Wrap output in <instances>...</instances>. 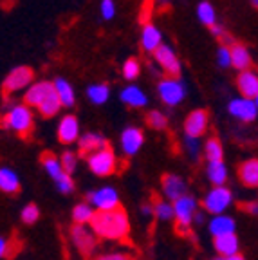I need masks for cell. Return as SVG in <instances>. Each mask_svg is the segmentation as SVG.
I'll return each mask as SVG.
<instances>
[{"label":"cell","mask_w":258,"mask_h":260,"mask_svg":"<svg viewBox=\"0 0 258 260\" xmlns=\"http://www.w3.org/2000/svg\"><path fill=\"white\" fill-rule=\"evenodd\" d=\"M33 76H35V74H33V69H29V67H25V65L16 67V69H13L11 73L6 76L4 83H2V90H4L6 96H9V94H13V92H18V90L31 85Z\"/></svg>","instance_id":"obj_9"},{"label":"cell","mask_w":258,"mask_h":260,"mask_svg":"<svg viewBox=\"0 0 258 260\" xmlns=\"http://www.w3.org/2000/svg\"><path fill=\"white\" fill-rule=\"evenodd\" d=\"M194 222L195 224H202V222H204V213H202V211H197V213H195V215H194Z\"/></svg>","instance_id":"obj_46"},{"label":"cell","mask_w":258,"mask_h":260,"mask_svg":"<svg viewBox=\"0 0 258 260\" xmlns=\"http://www.w3.org/2000/svg\"><path fill=\"white\" fill-rule=\"evenodd\" d=\"M213 244H215V249H217V253L222 256V258H224V256L237 255V253H238V237L235 235V233L215 237Z\"/></svg>","instance_id":"obj_22"},{"label":"cell","mask_w":258,"mask_h":260,"mask_svg":"<svg viewBox=\"0 0 258 260\" xmlns=\"http://www.w3.org/2000/svg\"><path fill=\"white\" fill-rule=\"evenodd\" d=\"M153 56H155V60H157V63L161 65L163 69L172 74V76H177L181 73V61H179L177 54L174 53V49L170 45L161 44L153 51Z\"/></svg>","instance_id":"obj_12"},{"label":"cell","mask_w":258,"mask_h":260,"mask_svg":"<svg viewBox=\"0 0 258 260\" xmlns=\"http://www.w3.org/2000/svg\"><path fill=\"white\" fill-rule=\"evenodd\" d=\"M96 260H136V258L130 255H125V253H107V255L98 256Z\"/></svg>","instance_id":"obj_43"},{"label":"cell","mask_w":258,"mask_h":260,"mask_svg":"<svg viewBox=\"0 0 258 260\" xmlns=\"http://www.w3.org/2000/svg\"><path fill=\"white\" fill-rule=\"evenodd\" d=\"M78 146H80V152L83 155H90L94 152L107 148V139L96 132H87V134L78 138Z\"/></svg>","instance_id":"obj_19"},{"label":"cell","mask_w":258,"mask_h":260,"mask_svg":"<svg viewBox=\"0 0 258 260\" xmlns=\"http://www.w3.org/2000/svg\"><path fill=\"white\" fill-rule=\"evenodd\" d=\"M87 96H89L90 102L96 103V105H103V103L109 100L110 89H109V85H105V83H96V85L89 87Z\"/></svg>","instance_id":"obj_30"},{"label":"cell","mask_w":258,"mask_h":260,"mask_svg":"<svg viewBox=\"0 0 258 260\" xmlns=\"http://www.w3.org/2000/svg\"><path fill=\"white\" fill-rule=\"evenodd\" d=\"M90 230L96 237L105 240H128L130 220L121 206L110 211H94Z\"/></svg>","instance_id":"obj_1"},{"label":"cell","mask_w":258,"mask_h":260,"mask_svg":"<svg viewBox=\"0 0 258 260\" xmlns=\"http://www.w3.org/2000/svg\"><path fill=\"white\" fill-rule=\"evenodd\" d=\"M213 260H220V258H213Z\"/></svg>","instance_id":"obj_50"},{"label":"cell","mask_w":258,"mask_h":260,"mask_svg":"<svg viewBox=\"0 0 258 260\" xmlns=\"http://www.w3.org/2000/svg\"><path fill=\"white\" fill-rule=\"evenodd\" d=\"M206 157H208V161L213 162V161H222V155H224V150H222V145L220 141H218L217 138H211L206 141Z\"/></svg>","instance_id":"obj_32"},{"label":"cell","mask_w":258,"mask_h":260,"mask_svg":"<svg viewBox=\"0 0 258 260\" xmlns=\"http://www.w3.org/2000/svg\"><path fill=\"white\" fill-rule=\"evenodd\" d=\"M87 165H89L90 172L94 175H98V177H109V175H112L116 172V154L107 146L103 150H98L94 154L87 155Z\"/></svg>","instance_id":"obj_6"},{"label":"cell","mask_w":258,"mask_h":260,"mask_svg":"<svg viewBox=\"0 0 258 260\" xmlns=\"http://www.w3.org/2000/svg\"><path fill=\"white\" fill-rule=\"evenodd\" d=\"M217 61L220 67H230L231 61H230V47L226 45H222L220 49L217 51Z\"/></svg>","instance_id":"obj_40"},{"label":"cell","mask_w":258,"mask_h":260,"mask_svg":"<svg viewBox=\"0 0 258 260\" xmlns=\"http://www.w3.org/2000/svg\"><path fill=\"white\" fill-rule=\"evenodd\" d=\"M20 219L24 224H35L38 219H40V210H38L37 204H27V206H24V210H22L20 213Z\"/></svg>","instance_id":"obj_36"},{"label":"cell","mask_w":258,"mask_h":260,"mask_svg":"<svg viewBox=\"0 0 258 260\" xmlns=\"http://www.w3.org/2000/svg\"><path fill=\"white\" fill-rule=\"evenodd\" d=\"M121 100L126 103V105L136 107V109H139V107H145L146 102H148L146 94L143 92L139 87H136V85L125 87V89L121 90Z\"/></svg>","instance_id":"obj_28"},{"label":"cell","mask_w":258,"mask_h":260,"mask_svg":"<svg viewBox=\"0 0 258 260\" xmlns=\"http://www.w3.org/2000/svg\"><path fill=\"white\" fill-rule=\"evenodd\" d=\"M53 92H54L53 83H49V81H38V83H35V85H31L27 89V92H25V96H24V102H25V105L40 107Z\"/></svg>","instance_id":"obj_15"},{"label":"cell","mask_w":258,"mask_h":260,"mask_svg":"<svg viewBox=\"0 0 258 260\" xmlns=\"http://www.w3.org/2000/svg\"><path fill=\"white\" fill-rule=\"evenodd\" d=\"M231 203H233V193H231L230 188L213 186L204 195L202 208H204V211L211 213V215H222L231 206Z\"/></svg>","instance_id":"obj_5"},{"label":"cell","mask_w":258,"mask_h":260,"mask_svg":"<svg viewBox=\"0 0 258 260\" xmlns=\"http://www.w3.org/2000/svg\"><path fill=\"white\" fill-rule=\"evenodd\" d=\"M54 92H56L58 100H60L61 107H73L74 105V89L63 78H56L53 83Z\"/></svg>","instance_id":"obj_26"},{"label":"cell","mask_w":258,"mask_h":260,"mask_svg":"<svg viewBox=\"0 0 258 260\" xmlns=\"http://www.w3.org/2000/svg\"><path fill=\"white\" fill-rule=\"evenodd\" d=\"M238 177L242 181L244 186L256 188L258 184V161L256 159H247L238 167Z\"/></svg>","instance_id":"obj_20"},{"label":"cell","mask_w":258,"mask_h":260,"mask_svg":"<svg viewBox=\"0 0 258 260\" xmlns=\"http://www.w3.org/2000/svg\"><path fill=\"white\" fill-rule=\"evenodd\" d=\"M251 4H253L254 8H256V6H258V0H251Z\"/></svg>","instance_id":"obj_49"},{"label":"cell","mask_w":258,"mask_h":260,"mask_svg":"<svg viewBox=\"0 0 258 260\" xmlns=\"http://www.w3.org/2000/svg\"><path fill=\"white\" fill-rule=\"evenodd\" d=\"M237 85L238 90L242 94V98L246 100H256L258 96V76L254 71H242V73L238 74V80H237Z\"/></svg>","instance_id":"obj_18"},{"label":"cell","mask_w":258,"mask_h":260,"mask_svg":"<svg viewBox=\"0 0 258 260\" xmlns=\"http://www.w3.org/2000/svg\"><path fill=\"white\" fill-rule=\"evenodd\" d=\"M139 71H141V65H139V61H137L136 58H128V60L123 63V76H125V80H128V81L136 80V78L139 76Z\"/></svg>","instance_id":"obj_35"},{"label":"cell","mask_w":258,"mask_h":260,"mask_svg":"<svg viewBox=\"0 0 258 260\" xmlns=\"http://www.w3.org/2000/svg\"><path fill=\"white\" fill-rule=\"evenodd\" d=\"M163 42V35L155 25L152 24H146L143 27V35H141V44H143V49L145 51H155V49L161 45Z\"/></svg>","instance_id":"obj_27"},{"label":"cell","mask_w":258,"mask_h":260,"mask_svg":"<svg viewBox=\"0 0 258 260\" xmlns=\"http://www.w3.org/2000/svg\"><path fill=\"white\" fill-rule=\"evenodd\" d=\"M197 15H199V20L206 25H213L215 24V18H217V13H215V8L210 4V2H201L197 8Z\"/></svg>","instance_id":"obj_33"},{"label":"cell","mask_w":258,"mask_h":260,"mask_svg":"<svg viewBox=\"0 0 258 260\" xmlns=\"http://www.w3.org/2000/svg\"><path fill=\"white\" fill-rule=\"evenodd\" d=\"M230 114L233 118L240 119L244 123H249L256 118L258 114V103L256 100H246V98H238V100H231L230 107H228Z\"/></svg>","instance_id":"obj_11"},{"label":"cell","mask_w":258,"mask_h":260,"mask_svg":"<svg viewBox=\"0 0 258 260\" xmlns=\"http://www.w3.org/2000/svg\"><path fill=\"white\" fill-rule=\"evenodd\" d=\"M92 215H94V208L90 206V204H87V203L76 204V206H74V210H73V220L76 224H80V226H85L87 222H90Z\"/></svg>","instance_id":"obj_29"},{"label":"cell","mask_w":258,"mask_h":260,"mask_svg":"<svg viewBox=\"0 0 258 260\" xmlns=\"http://www.w3.org/2000/svg\"><path fill=\"white\" fill-rule=\"evenodd\" d=\"M78 138H80V123H78V119L74 116H71V114L63 116L60 125H58V139L61 143H65V145H69V143L78 141Z\"/></svg>","instance_id":"obj_17"},{"label":"cell","mask_w":258,"mask_h":260,"mask_svg":"<svg viewBox=\"0 0 258 260\" xmlns=\"http://www.w3.org/2000/svg\"><path fill=\"white\" fill-rule=\"evenodd\" d=\"M184 145H186V150H188V154H190V157L197 159L199 152H201V141H199V138H188V136H186Z\"/></svg>","instance_id":"obj_38"},{"label":"cell","mask_w":258,"mask_h":260,"mask_svg":"<svg viewBox=\"0 0 258 260\" xmlns=\"http://www.w3.org/2000/svg\"><path fill=\"white\" fill-rule=\"evenodd\" d=\"M206 174H208V179L213 186H224L228 181V167L224 165V161L208 162Z\"/></svg>","instance_id":"obj_25"},{"label":"cell","mask_w":258,"mask_h":260,"mask_svg":"<svg viewBox=\"0 0 258 260\" xmlns=\"http://www.w3.org/2000/svg\"><path fill=\"white\" fill-rule=\"evenodd\" d=\"M58 161H60L61 170H63L67 175L73 174V172L76 170V167H78V157H76V154H73V152H63Z\"/></svg>","instance_id":"obj_34"},{"label":"cell","mask_w":258,"mask_h":260,"mask_svg":"<svg viewBox=\"0 0 258 260\" xmlns=\"http://www.w3.org/2000/svg\"><path fill=\"white\" fill-rule=\"evenodd\" d=\"M152 0H145V4L141 8V15H139V22L143 25L150 24V16H152Z\"/></svg>","instance_id":"obj_41"},{"label":"cell","mask_w":258,"mask_h":260,"mask_svg":"<svg viewBox=\"0 0 258 260\" xmlns=\"http://www.w3.org/2000/svg\"><path fill=\"white\" fill-rule=\"evenodd\" d=\"M13 242H9L8 239L4 237H0V258H4V256H11L13 255Z\"/></svg>","instance_id":"obj_42"},{"label":"cell","mask_w":258,"mask_h":260,"mask_svg":"<svg viewBox=\"0 0 258 260\" xmlns=\"http://www.w3.org/2000/svg\"><path fill=\"white\" fill-rule=\"evenodd\" d=\"M230 61L235 69L238 71H247L251 67V54L247 51V47L240 44H235L230 49Z\"/></svg>","instance_id":"obj_23"},{"label":"cell","mask_w":258,"mask_h":260,"mask_svg":"<svg viewBox=\"0 0 258 260\" xmlns=\"http://www.w3.org/2000/svg\"><path fill=\"white\" fill-rule=\"evenodd\" d=\"M159 96H161V100L166 105L175 107L184 100L186 87L177 78H166V80H161V83H159Z\"/></svg>","instance_id":"obj_10"},{"label":"cell","mask_w":258,"mask_h":260,"mask_svg":"<svg viewBox=\"0 0 258 260\" xmlns=\"http://www.w3.org/2000/svg\"><path fill=\"white\" fill-rule=\"evenodd\" d=\"M208 121H210V119H208V112H206V110H202V109L194 110L184 121L186 136H188V138H201L206 130H208Z\"/></svg>","instance_id":"obj_13"},{"label":"cell","mask_w":258,"mask_h":260,"mask_svg":"<svg viewBox=\"0 0 258 260\" xmlns=\"http://www.w3.org/2000/svg\"><path fill=\"white\" fill-rule=\"evenodd\" d=\"M0 191L9 195L20 191V177L11 168H0Z\"/></svg>","instance_id":"obj_24"},{"label":"cell","mask_w":258,"mask_h":260,"mask_svg":"<svg viewBox=\"0 0 258 260\" xmlns=\"http://www.w3.org/2000/svg\"><path fill=\"white\" fill-rule=\"evenodd\" d=\"M240 208H242L244 211H247L249 215H256V213H258V204H256V201H249V203L242 204Z\"/></svg>","instance_id":"obj_44"},{"label":"cell","mask_w":258,"mask_h":260,"mask_svg":"<svg viewBox=\"0 0 258 260\" xmlns=\"http://www.w3.org/2000/svg\"><path fill=\"white\" fill-rule=\"evenodd\" d=\"M4 126L15 130L16 134H20L22 138H27L33 132V112L29 110L27 105H15L8 110V114L4 116Z\"/></svg>","instance_id":"obj_3"},{"label":"cell","mask_w":258,"mask_h":260,"mask_svg":"<svg viewBox=\"0 0 258 260\" xmlns=\"http://www.w3.org/2000/svg\"><path fill=\"white\" fill-rule=\"evenodd\" d=\"M210 233L215 237H220V235H230V233H235V228H237V222L235 219L228 215H215L213 219L210 220Z\"/></svg>","instance_id":"obj_21"},{"label":"cell","mask_w":258,"mask_h":260,"mask_svg":"<svg viewBox=\"0 0 258 260\" xmlns=\"http://www.w3.org/2000/svg\"><path fill=\"white\" fill-rule=\"evenodd\" d=\"M87 199L90 201V206H94L98 211H110L119 208V193L112 186H101L89 191Z\"/></svg>","instance_id":"obj_7"},{"label":"cell","mask_w":258,"mask_h":260,"mask_svg":"<svg viewBox=\"0 0 258 260\" xmlns=\"http://www.w3.org/2000/svg\"><path fill=\"white\" fill-rule=\"evenodd\" d=\"M71 239H73L76 249L83 256H90L98 246V237L92 233V230L80 226V224H74V226L71 228Z\"/></svg>","instance_id":"obj_8"},{"label":"cell","mask_w":258,"mask_h":260,"mask_svg":"<svg viewBox=\"0 0 258 260\" xmlns=\"http://www.w3.org/2000/svg\"><path fill=\"white\" fill-rule=\"evenodd\" d=\"M143 143H145V136L137 126H126L121 134V150L126 155H136L141 150Z\"/></svg>","instance_id":"obj_14"},{"label":"cell","mask_w":258,"mask_h":260,"mask_svg":"<svg viewBox=\"0 0 258 260\" xmlns=\"http://www.w3.org/2000/svg\"><path fill=\"white\" fill-rule=\"evenodd\" d=\"M42 165H44L45 172L51 175V179L56 183V188L61 191V193H71V191L74 190L73 177L61 170L60 161H58V157L53 154V152H44V154H42Z\"/></svg>","instance_id":"obj_4"},{"label":"cell","mask_w":258,"mask_h":260,"mask_svg":"<svg viewBox=\"0 0 258 260\" xmlns=\"http://www.w3.org/2000/svg\"><path fill=\"white\" fill-rule=\"evenodd\" d=\"M163 191H165L166 199L175 203L182 195H186V181L179 175L165 174L163 175Z\"/></svg>","instance_id":"obj_16"},{"label":"cell","mask_w":258,"mask_h":260,"mask_svg":"<svg viewBox=\"0 0 258 260\" xmlns=\"http://www.w3.org/2000/svg\"><path fill=\"white\" fill-rule=\"evenodd\" d=\"M175 230L182 235H190V226L194 222V215L197 213V199L191 195H182L174 204Z\"/></svg>","instance_id":"obj_2"},{"label":"cell","mask_w":258,"mask_h":260,"mask_svg":"<svg viewBox=\"0 0 258 260\" xmlns=\"http://www.w3.org/2000/svg\"><path fill=\"white\" fill-rule=\"evenodd\" d=\"M152 215L159 220H172L174 219V206L166 201H155L152 204Z\"/></svg>","instance_id":"obj_31"},{"label":"cell","mask_w":258,"mask_h":260,"mask_svg":"<svg viewBox=\"0 0 258 260\" xmlns=\"http://www.w3.org/2000/svg\"><path fill=\"white\" fill-rule=\"evenodd\" d=\"M146 121H148V125L152 126V128H155V130H163V128H166V125H168V121H166V116H165V114H161V112H157V110H152V112L148 114Z\"/></svg>","instance_id":"obj_37"},{"label":"cell","mask_w":258,"mask_h":260,"mask_svg":"<svg viewBox=\"0 0 258 260\" xmlns=\"http://www.w3.org/2000/svg\"><path fill=\"white\" fill-rule=\"evenodd\" d=\"M101 15L105 20H110L114 15H116V4L114 0H101Z\"/></svg>","instance_id":"obj_39"},{"label":"cell","mask_w":258,"mask_h":260,"mask_svg":"<svg viewBox=\"0 0 258 260\" xmlns=\"http://www.w3.org/2000/svg\"><path fill=\"white\" fill-rule=\"evenodd\" d=\"M211 32H213V35H215V37H224V32H226V31H224V29H222L220 27V25H217V24H213V25H211Z\"/></svg>","instance_id":"obj_45"},{"label":"cell","mask_w":258,"mask_h":260,"mask_svg":"<svg viewBox=\"0 0 258 260\" xmlns=\"http://www.w3.org/2000/svg\"><path fill=\"white\" fill-rule=\"evenodd\" d=\"M220 260H246L244 258L240 253H237V255H231V256H224V258H220Z\"/></svg>","instance_id":"obj_48"},{"label":"cell","mask_w":258,"mask_h":260,"mask_svg":"<svg viewBox=\"0 0 258 260\" xmlns=\"http://www.w3.org/2000/svg\"><path fill=\"white\" fill-rule=\"evenodd\" d=\"M141 213L145 217H150V215H152V206H150V204H145V206L141 208Z\"/></svg>","instance_id":"obj_47"}]
</instances>
